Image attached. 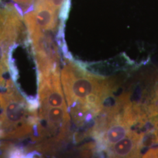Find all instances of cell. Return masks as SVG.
I'll use <instances>...</instances> for the list:
<instances>
[{"mask_svg": "<svg viewBox=\"0 0 158 158\" xmlns=\"http://www.w3.org/2000/svg\"><path fill=\"white\" fill-rule=\"evenodd\" d=\"M143 158H158V148H152L143 155Z\"/></svg>", "mask_w": 158, "mask_h": 158, "instance_id": "7", "label": "cell"}, {"mask_svg": "<svg viewBox=\"0 0 158 158\" xmlns=\"http://www.w3.org/2000/svg\"><path fill=\"white\" fill-rule=\"evenodd\" d=\"M42 114L52 127L59 125L68 121L69 117L67 108L51 107L44 108Z\"/></svg>", "mask_w": 158, "mask_h": 158, "instance_id": "4", "label": "cell"}, {"mask_svg": "<svg viewBox=\"0 0 158 158\" xmlns=\"http://www.w3.org/2000/svg\"><path fill=\"white\" fill-rule=\"evenodd\" d=\"M14 1H16L17 3L23 6H29L33 1V0H14Z\"/></svg>", "mask_w": 158, "mask_h": 158, "instance_id": "8", "label": "cell"}, {"mask_svg": "<svg viewBox=\"0 0 158 158\" xmlns=\"http://www.w3.org/2000/svg\"><path fill=\"white\" fill-rule=\"evenodd\" d=\"M7 119L12 123H20L26 117V107L21 102H10L6 108Z\"/></svg>", "mask_w": 158, "mask_h": 158, "instance_id": "5", "label": "cell"}, {"mask_svg": "<svg viewBox=\"0 0 158 158\" xmlns=\"http://www.w3.org/2000/svg\"><path fill=\"white\" fill-rule=\"evenodd\" d=\"M145 118L148 121L156 125L158 123V83L149 97L147 104L142 107Z\"/></svg>", "mask_w": 158, "mask_h": 158, "instance_id": "3", "label": "cell"}, {"mask_svg": "<svg viewBox=\"0 0 158 158\" xmlns=\"http://www.w3.org/2000/svg\"><path fill=\"white\" fill-rule=\"evenodd\" d=\"M144 136L143 132L131 131L124 138L108 148V155L114 158L138 157L144 145Z\"/></svg>", "mask_w": 158, "mask_h": 158, "instance_id": "2", "label": "cell"}, {"mask_svg": "<svg viewBox=\"0 0 158 158\" xmlns=\"http://www.w3.org/2000/svg\"><path fill=\"white\" fill-rule=\"evenodd\" d=\"M147 142L148 145L158 144V123L156 124V127L155 128H154L150 137H148Z\"/></svg>", "mask_w": 158, "mask_h": 158, "instance_id": "6", "label": "cell"}, {"mask_svg": "<svg viewBox=\"0 0 158 158\" xmlns=\"http://www.w3.org/2000/svg\"><path fill=\"white\" fill-rule=\"evenodd\" d=\"M62 75L64 91L69 104L79 102L83 105L87 98L93 95L106 98L111 90V85L106 80L72 65L65 67Z\"/></svg>", "mask_w": 158, "mask_h": 158, "instance_id": "1", "label": "cell"}]
</instances>
